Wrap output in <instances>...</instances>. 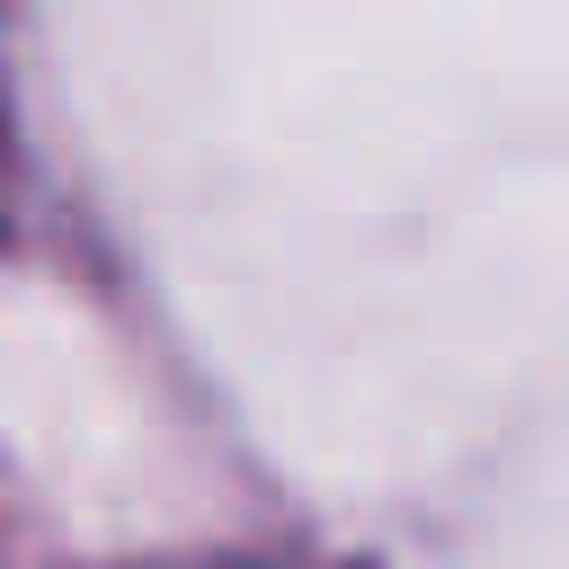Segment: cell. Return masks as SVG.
<instances>
[{"label":"cell","mask_w":569,"mask_h":569,"mask_svg":"<svg viewBox=\"0 0 569 569\" xmlns=\"http://www.w3.org/2000/svg\"><path fill=\"white\" fill-rule=\"evenodd\" d=\"M9 213H18V142H9V98H0V240H9Z\"/></svg>","instance_id":"6da1fadb"}]
</instances>
